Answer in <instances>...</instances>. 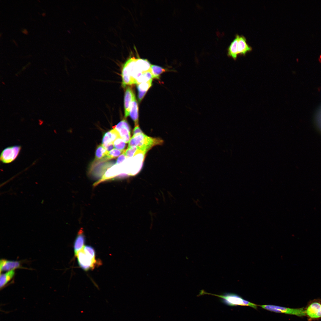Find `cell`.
<instances>
[{
    "label": "cell",
    "instance_id": "5bb4252c",
    "mask_svg": "<svg viewBox=\"0 0 321 321\" xmlns=\"http://www.w3.org/2000/svg\"><path fill=\"white\" fill-rule=\"evenodd\" d=\"M129 115L134 121L135 126L138 125V107L136 97L132 102Z\"/></svg>",
    "mask_w": 321,
    "mask_h": 321
},
{
    "label": "cell",
    "instance_id": "44dd1931",
    "mask_svg": "<svg viewBox=\"0 0 321 321\" xmlns=\"http://www.w3.org/2000/svg\"><path fill=\"white\" fill-rule=\"evenodd\" d=\"M113 144L115 148L122 150H124L126 146V143L120 137L116 139Z\"/></svg>",
    "mask_w": 321,
    "mask_h": 321
},
{
    "label": "cell",
    "instance_id": "30bf717a",
    "mask_svg": "<svg viewBox=\"0 0 321 321\" xmlns=\"http://www.w3.org/2000/svg\"><path fill=\"white\" fill-rule=\"evenodd\" d=\"M237 37L238 55H245L247 53L252 50V48L247 43L246 38L244 36L237 34Z\"/></svg>",
    "mask_w": 321,
    "mask_h": 321
},
{
    "label": "cell",
    "instance_id": "ac0fdd59",
    "mask_svg": "<svg viewBox=\"0 0 321 321\" xmlns=\"http://www.w3.org/2000/svg\"><path fill=\"white\" fill-rule=\"evenodd\" d=\"M150 71L153 78L159 79L160 75L166 72V70L158 65H151Z\"/></svg>",
    "mask_w": 321,
    "mask_h": 321
},
{
    "label": "cell",
    "instance_id": "7c38bea8",
    "mask_svg": "<svg viewBox=\"0 0 321 321\" xmlns=\"http://www.w3.org/2000/svg\"><path fill=\"white\" fill-rule=\"evenodd\" d=\"M119 137V136L117 131L114 128L111 129L104 134L102 139V145L113 143Z\"/></svg>",
    "mask_w": 321,
    "mask_h": 321
},
{
    "label": "cell",
    "instance_id": "4fadbf2b",
    "mask_svg": "<svg viewBox=\"0 0 321 321\" xmlns=\"http://www.w3.org/2000/svg\"><path fill=\"white\" fill-rule=\"evenodd\" d=\"M152 79L149 81L137 84L138 90V97L140 102L144 97L146 92L152 86Z\"/></svg>",
    "mask_w": 321,
    "mask_h": 321
},
{
    "label": "cell",
    "instance_id": "9c48e42d",
    "mask_svg": "<svg viewBox=\"0 0 321 321\" xmlns=\"http://www.w3.org/2000/svg\"><path fill=\"white\" fill-rule=\"evenodd\" d=\"M23 268L20 262L18 261L8 260L2 259L0 261V273L2 271H9L17 268Z\"/></svg>",
    "mask_w": 321,
    "mask_h": 321
},
{
    "label": "cell",
    "instance_id": "8fae6325",
    "mask_svg": "<svg viewBox=\"0 0 321 321\" xmlns=\"http://www.w3.org/2000/svg\"><path fill=\"white\" fill-rule=\"evenodd\" d=\"M85 237L82 228L78 232L74 243V255L76 256L79 251L82 249L84 247Z\"/></svg>",
    "mask_w": 321,
    "mask_h": 321
},
{
    "label": "cell",
    "instance_id": "2e32d148",
    "mask_svg": "<svg viewBox=\"0 0 321 321\" xmlns=\"http://www.w3.org/2000/svg\"><path fill=\"white\" fill-rule=\"evenodd\" d=\"M15 274L14 270L8 271L5 273L1 274L0 287L2 288L13 277Z\"/></svg>",
    "mask_w": 321,
    "mask_h": 321
},
{
    "label": "cell",
    "instance_id": "3957f363",
    "mask_svg": "<svg viewBox=\"0 0 321 321\" xmlns=\"http://www.w3.org/2000/svg\"><path fill=\"white\" fill-rule=\"evenodd\" d=\"M306 316L308 321L318 320L321 318V300L310 301L304 308Z\"/></svg>",
    "mask_w": 321,
    "mask_h": 321
},
{
    "label": "cell",
    "instance_id": "603a6c76",
    "mask_svg": "<svg viewBox=\"0 0 321 321\" xmlns=\"http://www.w3.org/2000/svg\"><path fill=\"white\" fill-rule=\"evenodd\" d=\"M317 125L321 131V109L318 112L316 117Z\"/></svg>",
    "mask_w": 321,
    "mask_h": 321
},
{
    "label": "cell",
    "instance_id": "5b68a950",
    "mask_svg": "<svg viewBox=\"0 0 321 321\" xmlns=\"http://www.w3.org/2000/svg\"><path fill=\"white\" fill-rule=\"evenodd\" d=\"M21 149V147L19 145H15L5 148L1 154V161L5 163L12 162L18 156Z\"/></svg>",
    "mask_w": 321,
    "mask_h": 321
},
{
    "label": "cell",
    "instance_id": "484cf974",
    "mask_svg": "<svg viewBox=\"0 0 321 321\" xmlns=\"http://www.w3.org/2000/svg\"><path fill=\"white\" fill-rule=\"evenodd\" d=\"M143 133L140 129L139 125L135 126L133 130V135H135L138 134Z\"/></svg>",
    "mask_w": 321,
    "mask_h": 321
},
{
    "label": "cell",
    "instance_id": "52a82bcc",
    "mask_svg": "<svg viewBox=\"0 0 321 321\" xmlns=\"http://www.w3.org/2000/svg\"><path fill=\"white\" fill-rule=\"evenodd\" d=\"M118 132L119 137L125 143L129 142L130 139V128L127 121L123 119L114 127Z\"/></svg>",
    "mask_w": 321,
    "mask_h": 321
},
{
    "label": "cell",
    "instance_id": "ffe728a7",
    "mask_svg": "<svg viewBox=\"0 0 321 321\" xmlns=\"http://www.w3.org/2000/svg\"><path fill=\"white\" fill-rule=\"evenodd\" d=\"M83 249L84 253L91 259L96 260L95 251L92 247L89 245L85 246Z\"/></svg>",
    "mask_w": 321,
    "mask_h": 321
},
{
    "label": "cell",
    "instance_id": "4316f807",
    "mask_svg": "<svg viewBox=\"0 0 321 321\" xmlns=\"http://www.w3.org/2000/svg\"><path fill=\"white\" fill-rule=\"evenodd\" d=\"M22 32L24 34H28V32L27 30L26 29H24L22 30Z\"/></svg>",
    "mask_w": 321,
    "mask_h": 321
},
{
    "label": "cell",
    "instance_id": "d6986e66",
    "mask_svg": "<svg viewBox=\"0 0 321 321\" xmlns=\"http://www.w3.org/2000/svg\"><path fill=\"white\" fill-rule=\"evenodd\" d=\"M124 151V150H122L114 148L108 152V155L102 160H107L116 158L119 156L122 153H123Z\"/></svg>",
    "mask_w": 321,
    "mask_h": 321
},
{
    "label": "cell",
    "instance_id": "7402d4cb",
    "mask_svg": "<svg viewBox=\"0 0 321 321\" xmlns=\"http://www.w3.org/2000/svg\"><path fill=\"white\" fill-rule=\"evenodd\" d=\"M138 150L137 148L135 147H128L126 150H124V153L127 158L131 157L136 154Z\"/></svg>",
    "mask_w": 321,
    "mask_h": 321
},
{
    "label": "cell",
    "instance_id": "6da1fadb",
    "mask_svg": "<svg viewBox=\"0 0 321 321\" xmlns=\"http://www.w3.org/2000/svg\"><path fill=\"white\" fill-rule=\"evenodd\" d=\"M128 147H135L144 155L153 146L161 145L163 141L159 138L148 136L143 133L133 135L128 142Z\"/></svg>",
    "mask_w": 321,
    "mask_h": 321
},
{
    "label": "cell",
    "instance_id": "d4e9b609",
    "mask_svg": "<svg viewBox=\"0 0 321 321\" xmlns=\"http://www.w3.org/2000/svg\"><path fill=\"white\" fill-rule=\"evenodd\" d=\"M106 149L108 152L111 150L114 149V146L113 143H111L103 145Z\"/></svg>",
    "mask_w": 321,
    "mask_h": 321
},
{
    "label": "cell",
    "instance_id": "83f0119b",
    "mask_svg": "<svg viewBox=\"0 0 321 321\" xmlns=\"http://www.w3.org/2000/svg\"><path fill=\"white\" fill-rule=\"evenodd\" d=\"M42 15L43 16H45V13H43L42 14Z\"/></svg>",
    "mask_w": 321,
    "mask_h": 321
},
{
    "label": "cell",
    "instance_id": "ba28073f",
    "mask_svg": "<svg viewBox=\"0 0 321 321\" xmlns=\"http://www.w3.org/2000/svg\"><path fill=\"white\" fill-rule=\"evenodd\" d=\"M135 97L133 90L130 87H128L125 92L124 99L125 117H127L129 116L131 104Z\"/></svg>",
    "mask_w": 321,
    "mask_h": 321
},
{
    "label": "cell",
    "instance_id": "e0dca14e",
    "mask_svg": "<svg viewBox=\"0 0 321 321\" xmlns=\"http://www.w3.org/2000/svg\"><path fill=\"white\" fill-rule=\"evenodd\" d=\"M108 151L102 144L98 145L96 149L95 160H102L108 153Z\"/></svg>",
    "mask_w": 321,
    "mask_h": 321
},
{
    "label": "cell",
    "instance_id": "9a60e30c",
    "mask_svg": "<svg viewBox=\"0 0 321 321\" xmlns=\"http://www.w3.org/2000/svg\"><path fill=\"white\" fill-rule=\"evenodd\" d=\"M237 34H236L235 38L231 43L228 49V55L232 58L234 59H236L237 57Z\"/></svg>",
    "mask_w": 321,
    "mask_h": 321
},
{
    "label": "cell",
    "instance_id": "8992f818",
    "mask_svg": "<svg viewBox=\"0 0 321 321\" xmlns=\"http://www.w3.org/2000/svg\"><path fill=\"white\" fill-rule=\"evenodd\" d=\"M76 257L79 266L84 270L87 271L95 266L96 260L91 259L84 253L83 249L78 252Z\"/></svg>",
    "mask_w": 321,
    "mask_h": 321
},
{
    "label": "cell",
    "instance_id": "277c9868",
    "mask_svg": "<svg viewBox=\"0 0 321 321\" xmlns=\"http://www.w3.org/2000/svg\"><path fill=\"white\" fill-rule=\"evenodd\" d=\"M262 308L276 313L295 315L300 317L306 316L304 308H291L275 305H259Z\"/></svg>",
    "mask_w": 321,
    "mask_h": 321
},
{
    "label": "cell",
    "instance_id": "7a4b0ae2",
    "mask_svg": "<svg viewBox=\"0 0 321 321\" xmlns=\"http://www.w3.org/2000/svg\"><path fill=\"white\" fill-rule=\"evenodd\" d=\"M204 295L215 296L220 298L221 302L229 306H247L257 309L258 305L245 300L239 295L234 293L225 292L218 295L207 292L203 290H201L198 296Z\"/></svg>",
    "mask_w": 321,
    "mask_h": 321
},
{
    "label": "cell",
    "instance_id": "cb8c5ba5",
    "mask_svg": "<svg viewBox=\"0 0 321 321\" xmlns=\"http://www.w3.org/2000/svg\"><path fill=\"white\" fill-rule=\"evenodd\" d=\"M126 158L127 157L123 152L118 157L115 164L117 165L122 163Z\"/></svg>",
    "mask_w": 321,
    "mask_h": 321
},
{
    "label": "cell",
    "instance_id": "f1b7e54d",
    "mask_svg": "<svg viewBox=\"0 0 321 321\" xmlns=\"http://www.w3.org/2000/svg\"><path fill=\"white\" fill-rule=\"evenodd\" d=\"M13 42H15V45H17V44H16V42H15V41H14V40H13Z\"/></svg>",
    "mask_w": 321,
    "mask_h": 321
}]
</instances>
